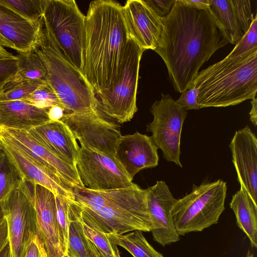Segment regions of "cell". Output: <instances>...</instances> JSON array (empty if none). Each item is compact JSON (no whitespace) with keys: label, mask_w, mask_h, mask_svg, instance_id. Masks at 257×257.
I'll use <instances>...</instances> for the list:
<instances>
[{"label":"cell","mask_w":257,"mask_h":257,"mask_svg":"<svg viewBox=\"0 0 257 257\" xmlns=\"http://www.w3.org/2000/svg\"><path fill=\"white\" fill-rule=\"evenodd\" d=\"M5 47L9 48V46L0 37V58H12L16 56L8 52Z\"/></svg>","instance_id":"ee69618b"},{"label":"cell","mask_w":257,"mask_h":257,"mask_svg":"<svg viewBox=\"0 0 257 257\" xmlns=\"http://www.w3.org/2000/svg\"><path fill=\"white\" fill-rule=\"evenodd\" d=\"M240 187L257 205V139L246 125L236 131L229 145Z\"/></svg>","instance_id":"9a60e30c"},{"label":"cell","mask_w":257,"mask_h":257,"mask_svg":"<svg viewBox=\"0 0 257 257\" xmlns=\"http://www.w3.org/2000/svg\"><path fill=\"white\" fill-rule=\"evenodd\" d=\"M18 70L4 87L24 81L47 82V70L43 61L34 51L19 53Z\"/></svg>","instance_id":"484cf974"},{"label":"cell","mask_w":257,"mask_h":257,"mask_svg":"<svg viewBox=\"0 0 257 257\" xmlns=\"http://www.w3.org/2000/svg\"><path fill=\"white\" fill-rule=\"evenodd\" d=\"M109 118L97 109L67 112L61 120L67 125L80 145L114 156L121 134L119 125Z\"/></svg>","instance_id":"7c38bea8"},{"label":"cell","mask_w":257,"mask_h":257,"mask_svg":"<svg viewBox=\"0 0 257 257\" xmlns=\"http://www.w3.org/2000/svg\"><path fill=\"white\" fill-rule=\"evenodd\" d=\"M144 2L158 16L164 18L169 14L176 0H147Z\"/></svg>","instance_id":"74e56055"},{"label":"cell","mask_w":257,"mask_h":257,"mask_svg":"<svg viewBox=\"0 0 257 257\" xmlns=\"http://www.w3.org/2000/svg\"><path fill=\"white\" fill-rule=\"evenodd\" d=\"M81 222L85 235L93 243L102 257H121L117 245L107 234Z\"/></svg>","instance_id":"f546056e"},{"label":"cell","mask_w":257,"mask_h":257,"mask_svg":"<svg viewBox=\"0 0 257 257\" xmlns=\"http://www.w3.org/2000/svg\"><path fill=\"white\" fill-rule=\"evenodd\" d=\"M0 131L22 150L73 188L84 187L76 167L58 157L28 131L3 127H0Z\"/></svg>","instance_id":"e0dca14e"},{"label":"cell","mask_w":257,"mask_h":257,"mask_svg":"<svg viewBox=\"0 0 257 257\" xmlns=\"http://www.w3.org/2000/svg\"><path fill=\"white\" fill-rule=\"evenodd\" d=\"M226 193V182L221 179L194 184L191 191L177 199L171 209L179 235L202 231L217 223L225 210Z\"/></svg>","instance_id":"8992f818"},{"label":"cell","mask_w":257,"mask_h":257,"mask_svg":"<svg viewBox=\"0 0 257 257\" xmlns=\"http://www.w3.org/2000/svg\"><path fill=\"white\" fill-rule=\"evenodd\" d=\"M0 257H14L9 240L0 250Z\"/></svg>","instance_id":"f6af8a7d"},{"label":"cell","mask_w":257,"mask_h":257,"mask_svg":"<svg viewBox=\"0 0 257 257\" xmlns=\"http://www.w3.org/2000/svg\"><path fill=\"white\" fill-rule=\"evenodd\" d=\"M44 19L32 22L0 3V37L19 53L35 51L43 37Z\"/></svg>","instance_id":"ac0fdd59"},{"label":"cell","mask_w":257,"mask_h":257,"mask_svg":"<svg viewBox=\"0 0 257 257\" xmlns=\"http://www.w3.org/2000/svg\"><path fill=\"white\" fill-rule=\"evenodd\" d=\"M28 132L58 157L76 167L79 146L69 127L61 120L50 121Z\"/></svg>","instance_id":"44dd1931"},{"label":"cell","mask_w":257,"mask_h":257,"mask_svg":"<svg viewBox=\"0 0 257 257\" xmlns=\"http://www.w3.org/2000/svg\"><path fill=\"white\" fill-rule=\"evenodd\" d=\"M48 109L21 100L0 101V127L28 131L50 121Z\"/></svg>","instance_id":"7402d4cb"},{"label":"cell","mask_w":257,"mask_h":257,"mask_svg":"<svg viewBox=\"0 0 257 257\" xmlns=\"http://www.w3.org/2000/svg\"><path fill=\"white\" fill-rule=\"evenodd\" d=\"M162 22V32L154 51L165 62L174 89L182 93L190 88L203 64L228 43L209 9L176 0Z\"/></svg>","instance_id":"6da1fadb"},{"label":"cell","mask_w":257,"mask_h":257,"mask_svg":"<svg viewBox=\"0 0 257 257\" xmlns=\"http://www.w3.org/2000/svg\"><path fill=\"white\" fill-rule=\"evenodd\" d=\"M73 193L72 203L77 214L91 227L105 234L151 230L147 190L137 184L109 190L75 187Z\"/></svg>","instance_id":"3957f363"},{"label":"cell","mask_w":257,"mask_h":257,"mask_svg":"<svg viewBox=\"0 0 257 257\" xmlns=\"http://www.w3.org/2000/svg\"><path fill=\"white\" fill-rule=\"evenodd\" d=\"M68 203L69 226L67 255L70 257H102L85 235L82 222L68 199Z\"/></svg>","instance_id":"cb8c5ba5"},{"label":"cell","mask_w":257,"mask_h":257,"mask_svg":"<svg viewBox=\"0 0 257 257\" xmlns=\"http://www.w3.org/2000/svg\"><path fill=\"white\" fill-rule=\"evenodd\" d=\"M246 257H253V254L248 250Z\"/></svg>","instance_id":"7dc6e473"},{"label":"cell","mask_w":257,"mask_h":257,"mask_svg":"<svg viewBox=\"0 0 257 257\" xmlns=\"http://www.w3.org/2000/svg\"><path fill=\"white\" fill-rule=\"evenodd\" d=\"M85 17L82 74L97 94L107 89L115 80L130 36L123 7L116 2L92 1Z\"/></svg>","instance_id":"7a4b0ae2"},{"label":"cell","mask_w":257,"mask_h":257,"mask_svg":"<svg viewBox=\"0 0 257 257\" xmlns=\"http://www.w3.org/2000/svg\"><path fill=\"white\" fill-rule=\"evenodd\" d=\"M256 42L257 16L256 15L248 31L243 34L233 50L225 58H231L239 56L256 47Z\"/></svg>","instance_id":"d6a6232c"},{"label":"cell","mask_w":257,"mask_h":257,"mask_svg":"<svg viewBox=\"0 0 257 257\" xmlns=\"http://www.w3.org/2000/svg\"><path fill=\"white\" fill-rule=\"evenodd\" d=\"M44 0H0L19 15L32 22H40L43 20Z\"/></svg>","instance_id":"f1b7e54d"},{"label":"cell","mask_w":257,"mask_h":257,"mask_svg":"<svg viewBox=\"0 0 257 257\" xmlns=\"http://www.w3.org/2000/svg\"><path fill=\"white\" fill-rule=\"evenodd\" d=\"M2 147H1V144H0V150L1 149Z\"/></svg>","instance_id":"816d5d0a"},{"label":"cell","mask_w":257,"mask_h":257,"mask_svg":"<svg viewBox=\"0 0 257 257\" xmlns=\"http://www.w3.org/2000/svg\"><path fill=\"white\" fill-rule=\"evenodd\" d=\"M158 150L150 137L136 132L121 135L114 156L133 180L141 170L158 165Z\"/></svg>","instance_id":"ffe728a7"},{"label":"cell","mask_w":257,"mask_h":257,"mask_svg":"<svg viewBox=\"0 0 257 257\" xmlns=\"http://www.w3.org/2000/svg\"><path fill=\"white\" fill-rule=\"evenodd\" d=\"M63 257H70V256H69L68 255H66L64 256Z\"/></svg>","instance_id":"f907efd6"},{"label":"cell","mask_w":257,"mask_h":257,"mask_svg":"<svg viewBox=\"0 0 257 257\" xmlns=\"http://www.w3.org/2000/svg\"><path fill=\"white\" fill-rule=\"evenodd\" d=\"M19 59L17 56L12 58H0V86L4 85L18 70Z\"/></svg>","instance_id":"d590c367"},{"label":"cell","mask_w":257,"mask_h":257,"mask_svg":"<svg viewBox=\"0 0 257 257\" xmlns=\"http://www.w3.org/2000/svg\"><path fill=\"white\" fill-rule=\"evenodd\" d=\"M34 51L46 67L48 84L67 112L98 109L94 91L61 52L44 20L42 41Z\"/></svg>","instance_id":"5b68a950"},{"label":"cell","mask_w":257,"mask_h":257,"mask_svg":"<svg viewBox=\"0 0 257 257\" xmlns=\"http://www.w3.org/2000/svg\"><path fill=\"white\" fill-rule=\"evenodd\" d=\"M76 167L83 186L109 190L131 185L132 179L114 156L80 145Z\"/></svg>","instance_id":"8fae6325"},{"label":"cell","mask_w":257,"mask_h":257,"mask_svg":"<svg viewBox=\"0 0 257 257\" xmlns=\"http://www.w3.org/2000/svg\"><path fill=\"white\" fill-rule=\"evenodd\" d=\"M32 190L38 237L47 257H63L67 255V246L57 220L55 195L39 184L32 183Z\"/></svg>","instance_id":"4fadbf2b"},{"label":"cell","mask_w":257,"mask_h":257,"mask_svg":"<svg viewBox=\"0 0 257 257\" xmlns=\"http://www.w3.org/2000/svg\"><path fill=\"white\" fill-rule=\"evenodd\" d=\"M85 16L74 0H44L43 19L65 57L82 73Z\"/></svg>","instance_id":"52a82bcc"},{"label":"cell","mask_w":257,"mask_h":257,"mask_svg":"<svg viewBox=\"0 0 257 257\" xmlns=\"http://www.w3.org/2000/svg\"><path fill=\"white\" fill-rule=\"evenodd\" d=\"M144 51L130 37L115 80L107 89L97 94L103 111L120 123L130 121L138 110L139 72Z\"/></svg>","instance_id":"ba28073f"},{"label":"cell","mask_w":257,"mask_h":257,"mask_svg":"<svg viewBox=\"0 0 257 257\" xmlns=\"http://www.w3.org/2000/svg\"><path fill=\"white\" fill-rule=\"evenodd\" d=\"M150 111L154 116L147 125L146 131L158 149L163 152V158L182 168L180 161L181 138L183 125L187 111L170 94H161L160 100L151 105Z\"/></svg>","instance_id":"30bf717a"},{"label":"cell","mask_w":257,"mask_h":257,"mask_svg":"<svg viewBox=\"0 0 257 257\" xmlns=\"http://www.w3.org/2000/svg\"><path fill=\"white\" fill-rule=\"evenodd\" d=\"M3 86H0V92L2 91V90L3 89Z\"/></svg>","instance_id":"681fc988"},{"label":"cell","mask_w":257,"mask_h":257,"mask_svg":"<svg viewBox=\"0 0 257 257\" xmlns=\"http://www.w3.org/2000/svg\"><path fill=\"white\" fill-rule=\"evenodd\" d=\"M107 235L117 245L124 248L134 257H164L148 242L141 230Z\"/></svg>","instance_id":"4316f807"},{"label":"cell","mask_w":257,"mask_h":257,"mask_svg":"<svg viewBox=\"0 0 257 257\" xmlns=\"http://www.w3.org/2000/svg\"><path fill=\"white\" fill-rule=\"evenodd\" d=\"M1 203L7 221L13 255L25 257L30 242L37 235L32 183L26 180Z\"/></svg>","instance_id":"9c48e42d"},{"label":"cell","mask_w":257,"mask_h":257,"mask_svg":"<svg viewBox=\"0 0 257 257\" xmlns=\"http://www.w3.org/2000/svg\"><path fill=\"white\" fill-rule=\"evenodd\" d=\"M7 154L0 150V202L25 181Z\"/></svg>","instance_id":"83f0119b"},{"label":"cell","mask_w":257,"mask_h":257,"mask_svg":"<svg viewBox=\"0 0 257 257\" xmlns=\"http://www.w3.org/2000/svg\"><path fill=\"white\" fill-rule=\"evenodd\" d=\"M122 7L130 37L144 51L155 50L163 28L162 18L143 0H128Z\"/></svg>","instance_id":"d6986e66"},{"label":"cell","mask_w":257,"mask_h":257,"mask_svg":"<svg viewBox=\"0 0 257 257\" xmlns=\"http://www.w3.org/2000/svg\"><path fill=\"white\" fill-rule=\"evenodd\" d=\"M231 4L237 22L243 34H245L254 18L251 11L250 1L231 0Z\"/></svg>","instance_id":"836d02e7"},{"label":"cell","mask_w":257,"mask_h":257,"mask_svg":"<svg viewBox=\"0 0 257 257\" xmlns=\"http://www.w3.org/2000/svg\"><path fill=\"white\" fill-rule=\"evenodd\" d=\"M182 1L186 5L197 9L203 10L209 9V0H182Z\"/></svg>","instance_id":"b9f144b4"},{"label":"cell","mask_w":257,"mask_h":257,"mask_svg":"<svg viewBox=\"0 0 257 257\" xmlns=\"http://www.w3.org/2000/svg\"><path fill=\"white\" fill-rule=\"evenodd\" d=\"M67 113L65 109L61 105H54L48 110V115L50 121L61 120L65 113Z\"/></svg>","instance_id":"ab89813d"},{"label":"cell","mask_w":257,"mask_h":257,"mask_svg":"<svg viewBox=\"0 0 257 257\" xmlns=\"http://www.w3.org/2000/svg\"><path fill=\"white\" fill-rule=\"evenodd\" d=\"M44 250L45 248L37 235L30 242L25 257H41Z\"/></svg>","instance_id":"f35d334b"},{"label":"cell","mask_w":257,"mask_h":257,"mask_svg":"<svg viewBox=\"0 0 257 257\" xmlns=\"http://www.w3.org/2000/svg\"><path fill=\"white\" fill-rule=\"evenodd\" d=\"M209 10L214 18L223 39L236 44L243 33L234 15L231 0H209Z\"/></svg>","instance_id":"d4e9b609"},{"label":"cell","mask_w":257,"mask_h":257,"mask_svg":"<svg viewBox=\"0 0 257 257\" xmlns=\"http://www.w3.org/2000/svg\"><path fill=\"white\" fill-rule=\"evenodd\" d=\"M9 240L8 224L5 218L0 221V250Z\"/></svg>","instance_id":"60d3db41"},{"label":"cell","mask_w":257,"mask_h":257,"mask_svg":"<svg viewBox=\"0 0 257 257\" xmlns=\"http://www.w3.org/2000/svg\"><path fill=\"white\" fill-rule=\"evenodd\" d=\"M55 199L57 220L67 246L69 226L68 199L60 195H55Z\"/></svg>","instance_id":"e575fe53"},{"label":"cell","mask_w":257,"mask_h":257,"mask_svg":"<svg viewBox=\"0 0 257 257\" xmlns=\"http://www.w3.org/2000/svg\"><path fill=\"white\" fill-rule=\"evenodd\" d=\"M21 101L43 109H48L54 105L62 106L55 92L47 82L41 84Z\"/></svg>","instance_id":"4dcf8cb0"},{"label":"cell","mask_w":257,"mask_h":257,"mask_svg":"<svg viewBox=\"0 0 257 257\" xmlns=\"http://www.w3.org/2000/svg\"><path fill=\"white\" fill-rule=\"evenodd\" d=\"M5 215L2 208L1 203L0 202V221L5 218Z\"/></svg>","instance_id":"bcb514c9"},{"label":"cell","mask_w":257,"mask_h":257,"mask_svg":"<svg viewBox=\"0 0 257 257\" xmlns=\"http://www.w3.org/2000/svg\"><path fill=\"white\" fill-rule=\"evenodd\" d=\"M41 257H47L45 250H44L42 253Z\"/></svg>","instance_id":"c3c4849f"},{"label":"cell","mask_w":257,"mask_h":257,"mask_svg":"<svg viewBox=\"0 0 257 257\" xmlns=\"http://www.w3.org/2000/svg\"><path fill=\"white\" fill-rule=\"evenodd\" d=\"M198 88L194 86L182 93L176 102L186 110L202 108L198 103Z\"/></svg>","instance_id":"8d00e7d4"},{"label":"cell","mask_w":257,"mask_h":257,"mask_svg":"<svg viewBox=\"0 0 257 257\" xmlns=\"http://www.w3.org/2000/svg\"><path fill=\"white\" fill-rule=\"evenodd\" d=\"M192 86L198 88L197 101L201 108L235 105L254 98L257 46L239 56L225 58L199 72Z\"/></svg>","instance_id":"277c9868"},{"label":"cell","mask_w":257,"mask_h":257,"mask_svg":"<svg viewBox=\"0 0 257 257\" xmlns=\"http://www.w3.org/2000/svg\"><path fill=\"white\" fill-rule=\"evenodd\" d=\"M45 82H47L24 81L3 87L0 92V101L22 100Z\"/></svg>","instance_id":"1f68e13d"},{"label":"cell","mask_w":257,"mask_h":257,"mask_svg":"<svg viewBox=\"0 0 257 257\" xmlns=\"http://www.w3.org/2000/svg\"><path fill=\"white\" fill-rule=\"evenodd\" d=\"M229 205L237 226L246 235L251 246L256 248L257 205L242 187L232 196Z\"/></svg>","instance_id":"603a6c76"},{"label":"cell","mask_w":257,"mask_h":257,"mask_svg":"<svg viewBox=\"0 0 257 257\" xmlns=\"http://www.w3.org/2000/svg\"><path fill=\"white\" fill-rule=\"evenodd\" d=\"M148 208L151 217L154 240L163 246L180 239L173 221L171 209L176 202L169 186L163 181L146 189Z\"/></svg>","instance_id":"2e32d148"},{"label":"cell","mask_w":257,"mask_h":257,"mask_svg":"<svg viewBox=\"0 0 257 257\" xmlns=\"http://www.w3.org/2000/svg\"><path fill=\"white\" fill-rule=\"evenodd\" d=\"M0 144L25 180L42 185L55 195L74 199L72 186L22 150L1 131Z\"/></svg>","instance_id":"5bb4252c"},{"label":"cell","mask_w":257,"mask_h":257,"mask_svg":"<svg viewBox=\"0 0 257 257\" xmlns=\"http://www.w3.org/2000/svg\"><path fill=\"white\" fill-rule=\"evenodd\" d=\"M251 104V108L249 112V118L251 123L254 125V126H256L257 124V98L255 97L254 98L251 99L250 102Z\"/></svg>","instance_id":"7bdbcfd3"}]
</instances>
